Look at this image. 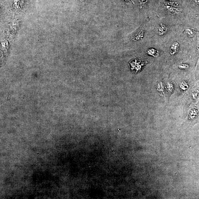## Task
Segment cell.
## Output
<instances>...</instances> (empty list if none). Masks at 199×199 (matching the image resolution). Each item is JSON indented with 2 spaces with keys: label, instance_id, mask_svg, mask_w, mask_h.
<instances>
[{
  "label": "cell",
  "instance_id": "obj_1",
  "mask_svg": "<svg viewBox=\"0 0 199 199\" xmlns=\"http://www.w3.org/2000/svg\"><path fill=\"white\" fill-rule=\"evenodd\" d=\"M145 65L143 61L138 59H134L129 62V66L133 73L136 74L142 70Z\"/></svg>",
  "mask_w": 199,
  "mask_h": 199
},
{
  "label": "cell",
  "instance_id": "obj_2",
  "mask_svg": "<svg viewBox=\"0 0 199 199\" xmlns=\"http://www.w3.org/2000/svg\"><path fill=\"white\" fill-rule=\"evenodd\" d=\"M179 44L178 42H175L173 43L171 46L170 50V54L172 55H174L177 53L179 50Z\"/></svg>",
  "mask_w": 199,
  "mask_h": 199
},
{
  "label": "cell",
  "instance_id": "obj_3",
  "mask_svg": "<svg viewBox=\"0 0 199 199\" xmlns=\"http://www.w3.org/2000/svg\"><path fill=\"white\" fill-rule=\"evenodd\" d=\"M147 53L149 55L154 57H158L159 55V51L154 48H150L147 51Z\"/></svg>",
  "mask_w": 199,
  "mask_h": 199
},
{
  "label": "cell",
  "instance_id": "obj_4",
  "mask_svg": "<svg viewBox=\"0 0 199 199\" xmlns=\"http://www.w3.org/2000/svg\"><path fill=\"white\" fill-rule=\"evenodd\" d=\"M180 87L183 90H186L188 88V86L187 85L186 83H182L180 86Z\"/></svg>",
  "mask_w": 199,
  "mask_h": 199
}]
</instances>
